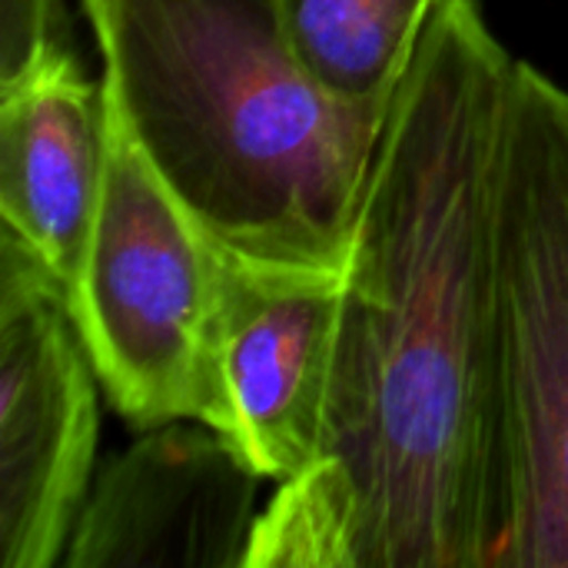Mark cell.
<instances>
[{
    "label": "cell",
    "mask_w": 568,
    "mask_h": 568,
    "mask_svg": "<svg viewBox=\"0 0 568 568\" xmlns=\"http://www.w3.org/2000/svg\"><path fill=\"white\" fill-rule=\"evenodd\" d=\"M513 63L479 0H439L356 210L320 453L260 513L246 568L503 562L496 176Z\"/></svg>",
    "instance_id": "1"
},
{
    "label": "cell",
    "mask_w": 568,
    "mask_h": 568,
    "mask_svg": "<svg viewBox=\"0 0 568 568\" xmlns=\"http://www.w3.org/2000/svg\"><path fill=\"white\" fill-rule=\"evenodd\" d=\"M103 93L143 160L226 253L343 273L386 106L323 90L276 0H80Z\"/></svg>",
    "instance_id": "2"
},
{
    "label": "cell",
    "mask_w": 568,
    "mask_h": 568,
    "mask_svg": "<svg viewBox=\"0 0 568 568\" xmlns=\"http://www.w3.org/2000/svg\"><path fill=\"white\" fill-rule=\"evenodd\" d=\"M499 568H568V87L513 63L496 176Z\"/></svg>",
    "instance_id": "3"
},
{
    "label": "cell",
    "mask_w": 568,
    "mask_h": 568,
    "mask_svg": "<svg viewBox=\"0 0 568 568\" xmlns=\"http://www.w3.org/2000/svg\"><path fill=\"white\" fill-rule=\"evenodd\" d=\"M223 260L106 100L103 203L70 313L126 426H210Z\"/></svg>",
    "instance_id": "4"
},
{
    "label": "cell",
    "mask_w": 568,
    "mask_h": 568,
    "mask_svg": "<svg viewBox=\"0 0 568 568\" xmlns=\"http://www.w3.org/2000/svg\"><path fill=\"white\" fill-rule=\"evenodd\" d=\"M97 369L67 296L0 236V568L63 562L97 463Z\"/></svg>",
    "instance_id": "5"
},
{
    "label": "cell",
    "mask_w": 568,
    "mask_h": 568,
    "mask_svg": "<svg viewBox=\"0 0 568 568\" xmlns=\"http://www.w3.org/2000/svg\"><path fill=\"white\" fill-rule=\"evenodd\" d=\"M339 293L343 273L223 260L210 426L276 486L320 453Z\"/></svg>",
    "instance_id": "6"
},
{
    "label": "cell",
    "mask_w": 568,
    "mask_h": 568,
    "mask_svg": "<svg viewBox=\"0 0 568 568\" xmlns=\"http://www.w3.org/2000/svg\"><path fill=\"white\" fill-rule=\"evenodd\" d=\"M263 476L213 426L143 429L90 483L63 568H246Z\"/></svg>",
    "instance_id": "7"
},
{
    "label": "cell",
    "mask_w": 568,
    "mask_h": 568,
    "mask_svg": "<svg viewBox=\"0 0 568 568\" xmlns=\"http://www.w3.org/2000/svg\"><path fill=\"white\" fill-rule=\"evenodd\" d=\"M106 183V100L73 53L50 47L0 90V216L3 233L60 286L77 293Z\"/></svg>",
    "instance_id": "8"
},
{
    "label": "cell",
    "mask_w": 568,
    "mask_h": 568,
    "mask_svg": "<svg viewBox=\"0 0 568 568\" xmlns=\"http://www.w3.org/2000/svg\"><path fill=\"white\" fill-rule=\"evenodd\" d=\"M439 0H276L306 73L346 103L386 106Z\"/></svg>",
    "instance_id": "9"
},
{
    "label": "cell",
    "mask_w": 568,
    "mask_h": 568,
    "mask_svg": "<svg viewBox=\"0 0 568 568\" xmlns=\"http://www.w3.org/2000/svg\"><path fill=\"white\" fill-rule=\"evenodd\" d=\"M60 40V0H0V90L30 73Z\"/></svg>",
    "instance_id": "10"
}]
</instances>
